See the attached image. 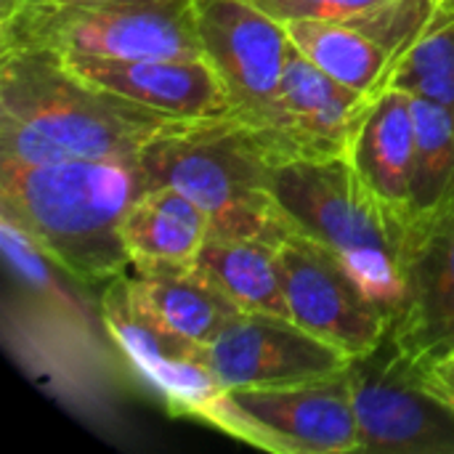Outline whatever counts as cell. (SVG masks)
Returning <instances> with one entry per match:
<instances>
[{
	"instance_id": "1",
	"label": "cell",
	"mask_w": 454,
	"mask_h": 454,
	"mask_svg": "<svg viewBox=\"0 0 454 454\" xmlns=\"http://www.w3.org/2000/svg\"><path fill=\"white\" fill-rule=\"evenodd\" d=\"M184 122L85 82L53 51L0 45V160H133Z\"/></svg>"
},
{
	"instance_id": "2",
	"label": "cell",
	"mask_w": 454,
	"mask_h": 454,
	"mask_svg": "<svg viewBox=\"0 0 454 454\" xmlns=\"http://www.w3.org/2000/svg\"><path fill=\"white\" fill-rule=\"evenodd\" d=\"M144 189L138 157L48 165L0 160V215L85 287H106L130 269L122 221Z\"/></svg>"
},
{
	"instance_id": "3",
	"label": "cell",
	"mask_w": 454,
	"mask_h": 454,
	"mask_svg": "<svg viewBox=\"0 0 454 454\" xmlns=\"http://www.w3.org/2000/svg\"><path fill=\"white\" fill-rule=\"evenodd\" d=\"M146 189L173 186L210 218V237H250L282 245L298 234L282 210L266 144L234 117L184 122L138 154Z\"/></svg>"
},
{
	"instance_id": "4",
	"label": "cell",
	"mask_w": 454,
	"mask_h": 454,
	"mask_svg": "<svg viewBox=\"0 0 454 454\" xmlns=\"http://www.w3.org/2000/svg\"><path fill=\"white\" fill-rule=\"evenodd\" d=\"M271 186L295 231L333 250L356 285L394 314L402 295L407 229L375 200L351 160L279 162L271 170Z\"/></svg>"
},
{
	"instance_id": "5",
	"label": "cell",
	"mask_w": 454,
	"mask_h": 454,
	"mask_svg": "<svg viewBox=\"0 0 454 454\" xmlns=\"http://www.w3.org/2000/svg\"><path fill=\"white\" fill-rule=\"evenodd\" d=\"M0 45L59 56L205 59L194 0H72L24 3L0 24Z\"/></svg>"
},
{
	"instance_id": "6",
	"label": "cell",
	"mask_w": 454,
	"mask_h": 454,
	"mask_svg": "<svg viewBox=\"0 0 454 454\" xmlns=\"http://www.w3.org/2000/svg\"><path fill=\"white\" fill-rule=\"evenodd\" d=\"M101 327L133 372L165 402L170 415L192 418L221 434L279 452V444L253 423L231 399L213 370L205 343H197L146 314L128 293L125 277L109 282L101 293Z\"/></svg>"
},
{
	"instance_id": "7",
	"label": "cell",
	"mask_w": 454,
	"mask_h": 454,
	"mask_svg": "<svg viewBox=\"0 0 454 454\" xmlns=\"http://www.w3.org/2000/svg\"><path fill=\"white\" fill-rule=\"evenodd\" d=\"M207 64L218 72L234 120L255 130L277 165L290 160L282 80L293 40L287 24L253 0H194Z\"/></svg>"
},
{
	"instance_id": "8",
	"label": "cell",
	"mask_w": 454,
	"mask_h": 454,
	"mask_svg": "<svg viewBox=\"0 0 454 454\" xmlns=\"http://www.w3.org/2000/svg\"><path fill=\"white\" fill-rule=\"evenodd\" d=\"M348 386L362 452L454 454V407L386 335L351 359Z\"/></svg>"
},
{
	"instance_id": "9",
	"label": "cell",
	"mask_w": 454,
	"mask_h": 454,
	"mask_svg": "<svg viewBox=\"0 0 454 454\" xmlns=\"http://www.w3.org/2000/svg\"><path fill=\"white\" fill-rule=\"evenodd\" d=\"M279 261L293 322L348 359L380 346L391 314L356 285L333 250L306 234H290L279 245Z\"/></svg>"
},
{
	"instance_id": "10",
	"label": "cell",
	"mask_w": 454,
	"mask_h": 454,
	"mask_svg": "<svg viewBox=\"0 0 454 454\" xmlns=\"http://www.w3.org/2000/svg\"><path fill=\"white\" fill-rule=\"evenodd\" d=\"M226 391L287 388L335 378L351 359L298 322L263 311H239L207 346Z\"/></svg>"
},
{
	"instance_id": "11",
	"label": "cell",
	"mask_w": 454,
	"mask_h": 454,
	"mask_svg": "<svg viewBox=\"0 0 454 454\" xmlns=\"http://www.w3.org/2000/svg\"><path fill=\"white\" fill-rule=\"evenodd\" d=\"M388 335L420 370L454 354V213L407 229Z\"/></svg>"
},
{
	"instance_id": "12",
	"label": "cell",
	"mask_w": 454,
	"mask_h": 454,
	"mask_svg": "<svg viewBox=\"0 0 454 454\" xmlns=\"http://www.w3.org/2000/svg\"><path fill=\"white\" fill-rule=\"evenodd\" d=\"M85 82L173 120L234 117L229 93L207 59H101L61 56Z\"/></svg>"
},
{
	"instance_id": "13",
	"label": "cell",
	"mask_w": 454,
	"mask_h": 454,
	"mask_svg": "<svg viewBox=\"0 0 454 454\" xmlns=\"http://www.w3.org/2000/svg\"><path fill=\"white\" fill-rule=\"evenodd\" d=\"M229 394L234 404L279 444L282 454L362 452L348 370L301 386Z\"/></svg>"
},
{
	"instance_id": "14",
	"label": "cell",
	"mask_w": 454,
	"mask_h": 454,
	"mask_svg": "<svg viewBox=\"0 0 454 454\" xmlns=\"http://www.w3.org/2000/svg\"><path fill=\"white\" fill-rule=\"evenodd\" d=\"M372 101L367 93L325 74L293 45L282 80L290 160L351 157Z\"/></svg>"
},
{
	"instance_id": "15",
	"label": "cell",
	"mask_w": 454,
	"mask_h": 454,
	"mask_svg": "<svg viewBox=\"0 0 454 454\" xmlns=\"http://www.w3.org/2000/svg\"><path fill=\"white\" fill-rule=\"evenodd\" d=\"M348 160L375 200L407 229L415 170L412 93L388 88L372 101Z\"/></svg>"
},
{
	"instance_id": "16",
	"label": "cell",
	"mask_w": 454,
	"mask_h": 454,
	"mask_svg": "<svg viewBox=\"0 0 454 454\" xmlns=\"http://www.w3.org/2000/svg\"><path fill=\"white\" fill-rule=\"evenodd\" d=\"M125 285L146 314L205 346H210L229 319L242 311L194 263L130 261Z\"/></svg>"
},
{
	"instance_id": "17",
	"label": "cell",
	"mask_w": 454,
	"mask_h": 454,
	"mask_svg": "<svg viewBox=\"0 0 454 454\" xmlns=\"http://www.w3.org/2000/svg\"><path fill=\"white\" fill-rule=\"evenodd\" d=\"M207 237L210 218L205 210L173 186L144 189L122 221L130 261L194 263Z\"/></svg>"
},
{
	"instance_id": "18",
	"label": "cell",
	"mask_w": 454,
	"mask_h": 454,
	"mask_svg": "<svg viewBox=\"0 0 454 454\" xmlns=\"http://www.w3.org/2000/svg\"><path fill=\"white\" fill-rule=\"evenodd\" d=\"M194 266L242 311L290 319L279 245L250 237H207Z\"/></svg>"
},
{
	"instance_id": "19",
	"label": "cell",
	"mask_w": 454,
	"mask_h": 454,
	"mask_svg": "<svg viewBox=\"0 0 454 454\" xmlns=\"http://www.w3.org/2000/svg\"><path fill=\"white\" fill-rule=\"evenodd\" d=\"M293 45L333 80L378 98L396 74L394 59L348 19L287 21Z\"/></svg>"
},
{
	"instance_id": "20",
	"label": "cell",
	"mask_w": 454,
	"mask_h": 454,
	"mask_svg": "<svg viewBox=\"0 0 454 454\" xmlns=\"http://www.w3.org/2000/svg\"><path fill=\"white\" fill-rule=\"evenodd\" d=\"M415 109V170L410 197V226H426L454 213V114L412 96Z\"/></svg>"
},
{
	"instance_id": "21",
	"label": "cell",
	"mask_w": 454,
	"mask_h": 454,
	"mask_svg": "<svg viewBox=\"0 0 454 454\" xmlns=\"http://www.w3.org/2000/svg\"><path fill=\"white\" fill-rule=\"evenodd\" d=\"M391 88L431 98L454 114V11H436L426 35L399 64Z\"/></svg>"
},
{
	"instance_id": "22",
	"label": "cell",
	"mask_w": 454,
	"mask_h": 454,
	"mask_svg": "<svg viewBox=\"0 0 454 454\" xmlns=\"http://www.w3.org/2000/svg\"><path fill=\"white\" fill-rule=\"evenodd\" d=\"M253 3L287 24L298 19H348L386 0H253Z\"/></svg>"
},
{
	"instance_id": "23",
	"label": "cell",
	"mask_w": 454,
	"mask_h": 454,
	"mask_svg": "<svg viewBox=\"0 0 454 454\" xmlns=\"http://www.w3.org/2000/svg\"><path fill=\"white\" fill-rule=\"evenodd\" d=\"M426 380L442 399H447L454 407V354L439 359L436 364H431L426 370Z\"/></svg>"
},
{
	"instance_id": "24",
	"label": "cell",
	"mask_w": 454,
	"mask_h": 454,
	"mask_svg": "<svg viewBox=\"0 0 454 454\" xmlns=\"http://www.w3.org/2000/svg\"><path fill=\"white\" fill-rule=\"evenodd\" d=\"M24 3H40V5H59V3H72V0H21V5ZM19 5V8H21Z\"/></svg>"
},
{
	"instance_id": "25",
	"label": "cell",
	"mask_w": 454,
	"mask_h": 454,
	"mask_svg": "<svg viewBox=\"0 0 454 454\" xmlns=\"http://www.w3.org/2000/svg\"><path fill=\"white\" fill-rule=\"evenodd\" d=\"M439 8H447V11H454V0H439Z\"/></svg>"
}]
</instances>
